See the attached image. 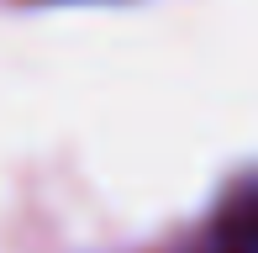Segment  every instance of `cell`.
Returning <instances> with one entry per match:
<instances>
[]
</instances>
